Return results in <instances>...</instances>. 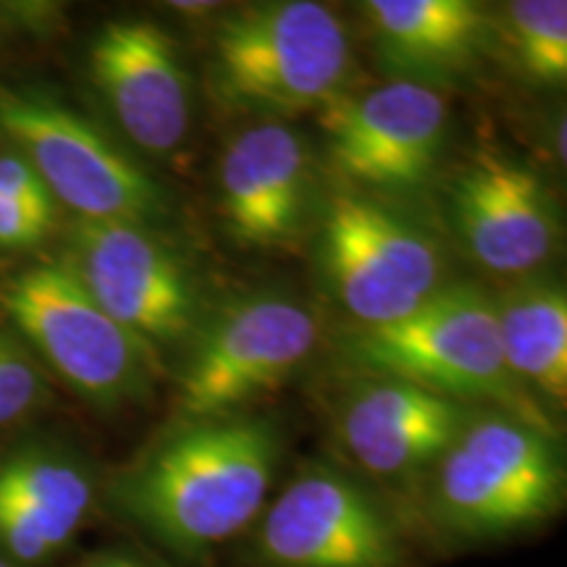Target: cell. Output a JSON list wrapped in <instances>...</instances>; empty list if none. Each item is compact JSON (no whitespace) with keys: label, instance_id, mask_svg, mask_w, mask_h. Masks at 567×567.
I'll list each match as a JSON object with an SVG mask.
<instances>
[{"label":"cell","instance_id":"6da1fadb","mask_svg":"<svg viewBox=\"0 0 567 567\" xmlns=\"http://www.w3.org/2000/svg\"><path fill=\"white\" fill-rule=\"evenodd\" d=\"M284 455L281 425L264 415L172 423L118 473L113 507L158 547L203 563L255 526Z\"/></svg>","mask_w":567,"mask_h":567},{"label":"cell","instance_id":"7a4b0ae2","mask_svg":"<svg viewBox=\"0 0 567 567\" xmlns=\"http://www.w3.org/2000/svg\"><path fill=\"white\" fill-rule=\"evenodd\" d=\"M350 76V34L323 3H252L213 24L208 87L226 111L264 122L318 113L344 95Z\"/></svg>","mask_w":567,"mask_h":567},{"label":"cell","instance_id":"3957f363","mask_svg":"<svg viewBox=\"0 0 567 567\" xmlns=\"http://www.w3.org/2000/svg\"><path fill=\"white\" fill-rule=\"evenodd\" d=\"M342 354L360 379H400L471 408L555 431L547 410L517 386L502 358L492 297L467 284H444L421 308L386 326L354 329Z\"/></svg>","mask_w":567,"mask_h":567},{"label":"cell","instance_id":"277c9868","mask_svg":"<svg viewBox=\"0 0 567 567\" xmlns=\"http://www.w3.org/2000/svg\"><path fill=\"white\" fill-rule=\"evenodd\" d=\"M563 502L555 431L494 410L467 417L431 467L425 513L446 538L488 542L542 526Z\"/></svg>","mask_w":567,"mask_h":567},{"label":"cell","instance_id":"5b68a950","mask_svg":"<svg viewBox=\"0 0 567 567\" xmlns=\"http://www.w3.org/2000/svg\"><path fill=\"white\" fill-rule=\"evenodd\" d=\"M0 137L21 155L53 203L82 221L158 231L172 216L166 189L95 124L32 87L0 84Z\"/></svg>","mask_w":567,"mask_h":567},{"label":"cell","instance_id":"8992f818","mask_svg":"<svg viewBox=\"0 0 567 567\" xmlns=\"http://www.w3.org/2000/svg\"><path fill=\"white\" fill-rule=\"evenodd\" d=\"M316 344V313L289 295L255 292L213 310L184 344L172 423L247 413L279 392Z\"/></svg>","mask_w":567,"mask_h":567},{"label":"cell","instance_id":"52a82bcc","mask_svg":"<svg viewBox=\"0 0 567 567\" xmlns=\"http://www.w3.org/2000/svg\"><path fill=\"white\" fill-rule=\"evenodd\" d=\"M0 308L90 405L118 410L151 394L158 354L113 321L61 260L9 276Z\"/></svg>","mask_w":567,"mask_h":567},{"label":"cell","instance_id":"ba28073f","mask_svg":"<svg viewBox=\"0 0 567 567\" xmlns=\"http://www.w3.org/2000/svg\"><path fill=\"white\" fill-rule=\"evenodd\" d=\"M318 264L360 329L400 321L444 287L439 247L373 195L342 187L326 203Z\"/></svg>","mask_w":567,"mask_h":567},{"label":"cell","instance_id":"9c48e42d","mask_svg":"<svg viewBox=\"0 0 567 567\" xmlns=\"http://www.w3.org/2000/svg\"><path fill=\"white\" fill-rule=\"evenodd\" d=\"M255 567H410L400 520L363 481L313 463L266 505L252 526Z\"/></svg>","mask_w":567,"mask_h":567},{"label":"cell","instance_id":"30bf717a","mask_svg":"<svg viewBox=\"0 0 567 567\" xmlns=\"http://www.w3.org/2000/svg\"><path fill=\"white\" fill-rule=\"evenodd\" d=\"M61 264L155 354L187 344L208 316L193 268L145 226L74 218Z\"/></svg>","mask_w":567,"mask_h":567},{"label":"cell","instance_id":"8fae6325","mask_svg":"<svg viewBox=\"0 0 567 567\" xmlns=\"http://www.w3.org/2000/svg\"><path fill=\"white\" fill-rule=\"evenodd\" d=\"M446 103L439 90L386 82L360 95H339L318 111L329 161L347 187L413 189L434 172L446 134Z\"/></svg>","mask_w":567,"mask_h":567},{"label":"cell","instance_id":"7c38bea8","mask_svg":"<svg viewBox=\"0 0 567 567\" xmlns=\"http://www.w3.org/2000/svg\"><path fill=\"white\" fill-rule=\"evenodd\" d=\"M90 80L134 147L172 155L193 124V82L179 42L147 19H116L95 32Z\"/></svg>","mask_w":567,"mask_h":567},{"label":"cell","instance_id":"4fadbf2b","mask_svg":"<svg viewBox=\"0 0 567 567\" xmlns=\"http://www.w3.org/2000/svg\"><path fill=\"white\" fill-rule=\"evenodd\" d=\"M450 213L467 255L496 276L526 279L557 250L559 218L547 184L526 163L492 147L460 166Z\"/></svg>","mask_w":567,"mask_h":567},{"label":"cell","instance_id":"5bb4252c","mask_svg":"<svg viewBox=\"0 0 567 567\" xmlns=\"http://www.w3.org/2000/svg\"><path fill=\"white\" fill-rule=\"evenodd\" d=\"M310 205V153L292 126L258 122L226 145L218 163V210L234 245L255 252L292 250Z\"/></svg>","mask_w":567,"mask_h":567},{"label":"cell","instance_id":"9a60e30c","mask_svg":"<svg viewBox=\"0 0 567 567\" xmlns=\"http://www.w3.org/2000/svg\"><path fill=\"white\" fill-rule=\"evenodd\" d=\"M471 408L400 379H360L337 415V439L365 476L410 484L429 476Z\"/></svg>","mask_w":567,"mask_h":567},{"label":"cell","instance_id":"2e32d148","mask_svg":"<svg viewBox=\"0 0 567 567\" xmlns=\"http://www.w3.org/2000/svg\"><path fill=\"white\" fill-rule=\"evenodd\" d=\"M95 502V481L80 457L30 444L0 457V555L42 565L74 542Z\"/></svg>","mask_w":567,"mask_h":567},{"label":"cell","instance_id":"e0dca14e","mask_svg":"<svg viewBox=\"0 0 567 567\" xmlns=\"http://www.w3.org/2000/svg\"><path fill=\"white\" fill-rule=\"evenodd\" d=\"M360 9L394 82L431 90L452 84L473 71L494 40L492 13L473 0H371Z\"/></svg>","mask_w":567,"mask_h":567},{"label":"cell","instance_id":"ac0fdd59","mask_svg":"<svg viewBox=\"0 0 567 567\" xmlns=\"http://www.w3.org/2000/svg\"><path fill=\"white\" fill-rule=\"evenodd\" d=\"M505 365L538 408L567 400V295L557 279L526 276L492 297Z\"/></svg>","mask_w":567,"mask_h":567},{"label":"cell","instance_id":"d6986e66","mask_svg":"<svg viewBox=\"0 0 567 567\" xmlns=\"http://www.w3.org/2000/svg\"><path fill=\"white\" fill-rule=\"evenodd\" d=\"M496 34L517 74L557 87L567 80V3L565 0H513L492 13Z\"/></svg>","mask_w":567,"mask_h":567},{"label":"cell","instance_id":"ffe728a7","mask_svg":"<svg viewBox=\"0 0 567 567\" xmlns=\"http://www.w3.org/2000/svg\"><path fill=\"white\" fill-rule=\"evenodd\" d=\"M42 400V381L27 354L0 334V425L19 423Z\"/></svg>","mask_w":567,"mask_h":567},{"label":"cell","instance_id":"44dd1931","mask_svg":"<svg viewBox=\"0 0 567 567\" xmlns=\"http://www.w3.org/2000/svg\"><path fill=\"white\" fill-rule=\"evenodd\" d=\"M55 213L30 208L0 197V247L6 250H27L45 239L51 231Z\"/></svg>","mask_w":567,"mask_h":567},{"label":"cell","instance_id":"7402d4cb","mask_svg":"<svg viewBox=\"0 0 567 567\" xmlns=\"http://www.w3.org/2000/svg\"><path fill=\"white\" fill-rule=\"evenodd\" d=\"M0 197L30 205V208L55 213V203L34 168L13 151L0 153Z\"/></svg>","mask_w":567,"mask_h":567},{"label":"cell","instance_id":"603a6c76","mask_svg":"<svg viewBox=\"0 0 567 567\" xmlns=\"http://www.w3.org/2000/svg\"><path fill=\"white\" fill-rule=\"evenodd\" d=\"M53 17V6L48 3H0V42L13 34L48 30Z\"/></svg>","mask_w":567,"mask_h":567},{"label":"cell","instance_id":"cb8c5ba5","mask_svg":"<svg viewBox=\"0 0 567 567\" xmlns=\"http://www.w3.org/2000/svg\"><path fill=\"white\" fill-rule=\"evenodd\" d=\"M82 567H153V565L142 563L137 557L122 555V551H105V555L92 557L90 563H84Z\"/></svg>","mask_w":567,"mask_h":567},{"label":"cell","instance_id":"d4e9b609","mask_svg":"<svg viewBox=\"0 0 567 567\" xmlns=\"http://www.w3.org/2000/svg\"><path fill=\"white\" fill-rule=\"evenodd\" d=\"M172 9H176L182 17H195L200 19L205 13H218L216 3H172Z\"/></svg>","mask_w":567,"mask_h":567},{"label":"cell","instance_id":"484cf974","mask_svg":"<svg viewBox=\"0 0 567 567\" xmlns=\"http://www.w3.org/2000/svg\"><path fill=\"white\" fill-rule=\"evenodd\" d=\"M0 567H21V565H17V563H11V559H6L3 555H0Z\"/></svg>","mask_w":567,"mask_h":567}]
</instances>
